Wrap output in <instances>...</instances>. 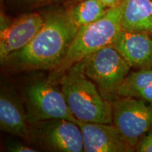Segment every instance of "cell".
I'll return each instance as SVG.
<instances>
[{
	"label": "cell",
	"instance_id": "cell-8",
	"mask_svg": "<svg viewBox=\"0 0 152 152\" xmlns=\"http://www.w3.org/2000/svg\"><path fill=\"white\" fill-rule=\"evenodd\" d=\"M45 18L33 13L10 23L0 32V58L4 61L9 55L26 47L42 27Z\"/></svg>",
	"mask_w": 152,
	"mask_h": 152
},
{
	"label": "cell",
	"instance_id": "cell-12",
	"mask_svg": "<svg viewBox=\"0 0 152 152\" xmlns=\"http://www.w3.org/2000/svg\"><path fill=\"white\" fill-rule=\"evenodd\" d=\"M123 30L152 31V0H123Z\"/></svg>",
	"mask_w": 152,
	"mask_h": 152
},
{
	"label": "cell",
	"instance_id": "cell-13",
	"mask_svg": "<svg viewBox=\"0 0 152 152\" xmlns=\"http://www.w3.org/2000/svg\"><path fill=\"white\" fill-rule=\"evenodd\" d=\"M107 10L99 0H83L68 12L74 23L80 28L102 18Z\"/></svg>",
	"mask_w": 152,
	"mask_h": 152
},
{
	"label": "cell",
	"instance_id": "cell-19",
	"mask_svg": "<svg viewBox=\"0 0 152 152\" xmlns=\"http://www.w3.org/2000/svg\"><path fill=\"white\" fill-rule=\"evenodd\" d=\"M151 33V35H152V31H151V33Z\"/></svg>",
	"mask_w": 152,
	"mask_h": 152
},
{
	"label": "cell",
	"instance_id": "cell-14",
	"mask_svg": "<svg viewBox=\"0 0 152 152\" xmlns=\"http://www.w3.org/2000/svg\"><path fill=\"white\" fill-rule=\"evenodd\" d=\"M152 85V68H142L128 74L117 90L121 97H132L136 92Z\"/></svg>",
	"mask_w": 152,
	"mask_h": 152
},
{
	"label": "cell",
	"instance_id": "cell-9",
	"mask_svg": "<svg viewBox=\"0 0 152 152\" xmlns=\"http://www.w3.org/2000/svg\"><path fill=\"white\" fill-rule=\"evenodd\" d=\"M86 152H130L134 151L115 125L77 121Z\"/></svg>",
	"mask_w": 152,
	"mask_h": 152
},
{
	"label": "cell",
	"instance_id": "cell-7",
	"mask_svg": "<svg viewBox=\"0 0 152 152\" xmlns=\"http://www.w3.org/2000/svg\"><path fill=\"white\" fill-rule=\"evenodd\" d=\"M32 124L33 137L47 149L58 152L85 151L82 131L75 123L52 119Z\"/></svg>",
	"mask_w": 152,
	"mask_h": 152
},
{
	"label": "cell",
	"instance_id": "cell-10",
	"mask_svg": "<svg viewBox=\"0 0 152 152\" xmlns=\"http://www.w3.org/2000/svg\"><path fill=\"white\" fill-rule=\"evenodd\" d=\"M114 47L132 68H152V35L150 33L122 30Z\"/></svg>",
	"mask_w": 152,
	"mask_h": 152
},
{
	"label": "cell",
	"instance_id": "cell-17",
	"mask_svg": "<svg viewBox=\"0 0 152 152\" xmlns=\"http://www.w3.org/2000/svg\"><path fill=\"white\" fill-rule=\"evenodd\" d=\"M99 1L105 6L106 8L109 9L118 5L123 0H99Z\"/></svg>",
	"mask_w": 152,
	"mask_h": 152
},
{
	"label": "cell",
	"instance_id": "cell-18",
	"mask_svg": "<svg viewBox=\"0 0 152 152\" xmlns=\"http://www.w3.org/2000/svg\"><path fill=\"white\" fill-rule=\"evenodd\" d=\"M29 1H33V2H37V3H43V2H49V1H57V0H29Z\"/></svg>",
	"mask_w": 152,
	"mask_h": 152
},
{
	"label": "cell",
	"instance_id": "cell-2",
	"mask_svg": "<svg viewBox=\"0 0 152 152\" xmlns=\"http://www.w3.org/2000/svg\"><path fill=\"white\" fill-rule=\"evenodd\" d=\"M60 84L68 107L78 121L113 123L112 102L102 96L96 85L87 77L82 61L64 73Z\"/></svg>",
	"mask_w": 152,
	"mask_h": 152
},
{
	"label": "cell",
	"instance_id": "cell-3",
	"mask_svg": "<svg viewBox=\"0 0 152 152\" xmlns=\"http://www.w3.org/2000/svg\"><path fill=\"white\" fill-rule=\"evenodd\" d=\"M123 0L118 5L108 9L96 21L79 28L65 58L55 68L56 76L64 74L71 66L104 47L114 45L123 30L121 18Z\"/></svg>",
	"mask_w": 152,
	"mask_h": 152
},
{
	"label": "cell",
	"instance_id": "cell-1",
	"mask_svg": "<svg viewBox=\"0 0 152 152\" xmlns=\"http://www.w3.org/2000/svg\"><path fill=\"white\" fill-rule=\"evenodd\" d=\"M42 27L23 48L14 52L5 61L24 68L51 69L60 64L79 28L68 11H57L45 16Z\"/></svg>",
	"mask_w": 152,
	"mask_h": 152
},
{
	"label": "cell",
	"instance_id": "cell-15",
	"mask_svg": "<svg viewBox=\"0 0 152 152\" xmlns=\"http://www.w3.org/2000/svg\"><path fill=\"white\" fill-rule=\"evenodd\" d=\"M139 152H152V130L149 131L141 138L135 147Z\"/></svg>",
	"mask_w": 152,
	"mask_h": 152
},
{
	"label": "cell",
	"instance_id": "cell-5",
	"mask_svg": "<svg viewBox=\"0 0 152 152\" xmlns=\"http://www.w3.org/2000/svg\"><path fill=\"white\" fill-rule=\"evenodd\" d=\"M113 123L135 151L144 134L152 130V104L134 97H121L112 102Z\"/></svg>",
	"mask_w": 152,
	"mask_h": 152
},
{
	"label": "cell",
	"instance_id": "cell-16",
	"mask_svg": "<svg viewBox=\"0 0 152 152\" xmlns=\"http://www.w3.org/2000/svg\"><path fill=\"white\" fill-rule=\"evenodd\" d=\"M7 150L11 152H36L38 151L37 149H34L27 145H25L19 142H11L8 144Z\"/></svg>",
	"mask_w": 152,
	"mask_h": 152
},
{
	"label": "cell",
	"instance_id": "cell-4",
	"mask_svg": "<svg viewBox=\"0 0 152 152\" xmlns=\"http://www.w3.org/2000/svg\"><path fill=\"white\" fill-rule=\"evenodd\" d=\"M82 61L87 77L107 95L117 94L118 88L132 68L114 45L92 53Z\"/></svg>",
	"mask_w": 152,
	"mask_h": 152
},
{
	"label": "cell",
	"instance_id": "cell-11",
	"mask_svg": "<svg viewBox=\"0 0 152 152\" xmlns=\"http://www.w3.org/2000/svg\"><path fill=\"white\" fill-rule=\"evenodd\" d=\"M27 113L18 98L9 91L0 96V128L14 135L27 139L30 135Z\"/></svg>",
	"mask_w": 152,
	"mask_h": 152
},
{
	"label": "cell",
	"instance_id": "cell-6",
	"mask_svg": "<svg viewBox=\"0 0 152 152\" xmlns=\"http://www.w3.org/2000/svg\"><path fill=\"white\" fill-rule=\"evenodd\" d=\"M28 122L35 123L52 119H64L77 124V120L68 107L61 89L51 81L34 83L27 91Z\"/></svg>",
	"mask_w": 152,
	"mask_h": 152
}]
</instances>
